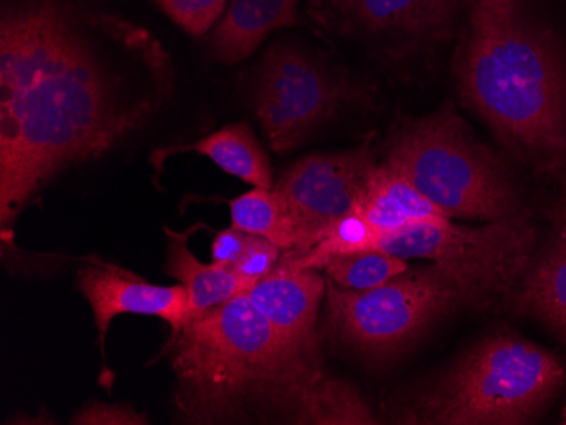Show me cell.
<instances>
[{
	"label": "cell",
	"mask_w": 566,
	"mask_h": 425,
	"mask_svg": "<svg viewBox=\"0 0 566 425\" xmlns=\"http://www.w3.org/2000/svg\"><path fill=\"white\" fill-rule=\"evenodd\" d=\"M174 92L146 28L81 0H9L0 15V224L60 173L146 128Z\"/></svg>",
	"instance_id": "cell-1"
},
{
	"label": "cell",
	"mask_w": 566,
	"mask_h": 425,
	"mask_svg": "<svg viewBox=\"0 0 566 425\" xmlns=\"http://www.w3.org/2000/svg\"><path fill=\"white\" fill-rule=\"evenodd\" d=\"M184 424H375L355 386L331 376L321 349L285 341L247 294L187 320L164 351Z\"/></svg>",
	"instance_id": "cell-2"
},
{
	"label": "cell",
	"mask_w": 566,
	"mask_h": 425,
	"mask_svg": "<svg viewBox=\"0 0 566 425\" xmlns=\"http://www.w3.org/2000/svg\"><path fill=\"white\" fill-rule=\"evenodd\" d=\"M465 103L517 157L566 174V59L552 31L520 6L479 9L457 53Z\"/></svg>",
	"instance_id": "cell-3"
},
{
	"label": "cell",
	"mask_w": 566,
	"mask_h": 425,
	"mask_svg": "<svg viewBox=\"0 0 566 425\" xmlns=\"http://www.w3.org/2000/svg\"><path fill=\"white\" fill-rule=\"evenodd\" d=\"M546 349L497 334L470 349L416 400L407 424H524L565 383Z\"/></svg>",
	"instance_id": "cell-4"
},
{
	"label": "cell",
	"mask_w": 566,
	"mask_h": 425,
	"mask_svg": "<svg viewBox=\"0 0 566 425\" xmlns=\"http://www.w3.org/2000/svg\"><path fill=\"white\" fill-rule=\"evenodd\" d=\"M384 163L406 174L450 219L499 222L521 215L507 168L451 107L397 124Z\"/></svg>",
	"instance_id": "cell-5"
},
{
	"label": "cell",
	"mask_w": 566,
	"mask_h": 425,
	"mask_svg": "<svg viewBox=\"0 0 566 425\" xmlns=\"http://www.w3.org/2000/svg\"><path fill=\"white\" fill-rule=\"evenodd\" d=\"M492 300L469 278L429 263L370 290H349L326 278V323L349 348L384 360L412 344L444 314Z\"/></svg>",
	"instance_id": "cell-6"
},
{
	"label": "cell",
	"mask_w": 566,
	"mask_h": 425,
	"mask_svg": "<svg viewBox=\"0 0 566 425\" xmlns=\"http://www.w3.org/2000/svg\"><path fill=\"white\" fill-rule=\"evenodd\" d=\"M534 249L536 233L524 215L489 222L483 227H461L443 221L377 231L367 247V252L403 259H428L469 278L495 300L520 284Z\"/></svg>",
	"instance_id": "cell-7"
},
{
	"label": "cell",
	"mask_w": 566,
	"mask_h": 425,
	"mask_svg": "<svg viewBox=\"0 0 566 425\" xmlns=\"http://www.w3.org/2000/svg\"><path fill=\"white\" fill-rule=\"evenodd\" d=\"M361 92L294 44H273L263 56L253 87L254 114L276 153L311 139Z\"/></svg>",
	"instance_id": "cell-8"
},
{
	"label": "cell",
	"mask_w": 566,
	"mask_h": 425,
	"mask_svg": "<svg viewBox=\"0 0 566 425\" xmlns=\"http://www.w3.org/2000/svg\"><path fill=\"white\" fill-rule=\"evenodd\" d=\"M516 6L517 0H313L311 14L346 36L407 50L451 40L467 31L479 9Z\"/></svg>",
	"instance_id": "cell-9"
},
{
	"label": "cell",
	"mask_w": 566,
	"mask_h": 425,
	"mask_svg": "<svg viewBox=\"0 0 566 425\" xmlns=\"http://www.w3.org/2000/svg\"><path fill=\"white\" fill-rule=\"evenodd\" d=\"M370 139L342 153L307 155L283 171L273 189L285 200L305 253L324 233L355 212L371 173L377 168Z\"/></svg>",
	"instance_id": "cell-10"
},
{
	"label": "cell",
	"mask_w": 566,
	"mask_h": 425,
	"mask_svg": "<svg viewBox=\"0 0 566 425\" xmlns=\"http://www.w3.org/2000/svg\"><path fill=\"white\" fill-rule=\"evenodd\" d=\"M76 278L78 290L94 314L101 344L106 342L114 317L123 314L158 317L170 323L171 332L189 320L190 297L184 285L149 284L135 273L101 262L78 269Z\"/></svg>",
	"instance_id": "cell-11"
},
{
	"label": "cell",
	"mask_w": 566,
	"mask_h": 425,
	"mask_svg": "<svg viewBox=\"0 0 566 425\" xmlns=\"http://www.w3.org/2000/svg\"><path fill=\"white\" fill-rule=\"evenodd\" d=\"M326 295V275L287 258L247 291V297L285 341L302 349H319L317 317Z\"/></svg>",
	"instance_id": "cell-12"
},
{
	"label": "cell",
	"mask_w": 566,
	"mask_h": 425,
	"mask_svg": "<svg viewBox=\"0 0 566 425\" xmlns=\"http://www.w3.org/2000/svg\"><path fill=\"white\" fill-rule=\"evenodd\" d=\"M514 300L520 312L542 319L566 342V174L548 241L539 256L531 259Z\"/></svg>",
	"instance_id": "cell-13"
},
{
	"label": "cell",
	"mask_w": 566,
	"mask_h": 425,
	"mask_svg": "<svg viewBox=\"0 0 566 425\" xmlns=\"http://www.w3.org/2000/svg\"><path fill=\"white\" fill-rule=\"evenodd\" d=\"M298 0H229L228 11L211 34V55L234 65L282 28L298 24Z\"/></svg>",
	"instance_id": "cell-14"
},
{
	"label": "cell",
	"mask_w": 566,
	"mask_h": 425,
	"mask_svg": "<svg viewBox=\"0 0 566 425\" xmlns=\"http://www.w3.org/2000/svg\"><path fill=\"white\" fill-rule=\"evenodd\" d=\"M355 214L377 231H394L421 222L451 221L418 187L387 163L377 164Z\"/></svg>",
	"instance_id": "cell-15"
},
{
	"label": "cell",
	"mask_w": 566,
	"mask_h": 425,
	"mask_svg": "<svg viewBox=\"0 0 566 425\" xmlns=\"http://www.w3.org/2000/svg\"><path fill=\"white\" fill-rule=\"evenodd\" d=\"M165 233L168 240L165 272L189 291V319L208 312L209 309H214L238 295L247 294L250 288L259 284L241 277L229 266L218 265L214 262L206 265L197 259L189 249V237L192 231L174 233L165 230Z\"/></svg>",
	"instance_id": "cell-16"
},
{
	"label": "cell",
	"mask_w": 566,
	"mask_h": 425,
	"mask_svg": "<svg viewBox=\"0 0 566 425\" xmlns=\"http://www.w3.org/2000/svg\"><path fill=\"white\" fill-rule=\"evenodd\" d=\"M187 151L208 157L224 173L233 174L241 182L250 183L256 189H273L272 164L247 123L228 124L192 145L158 149L157 163H161L170 155Z\"/></svg>",
	"instance_id": "cell-17"
},
{
	"label": "cell",
	"mask_w": 566,
	"mask_h": 425,
	"mask_svg": "<svg viewBox=\"0 0 566 425\" xmlns=\"http://www.w3.org/2000/svg\"><path fill=\"white\" fill-rule=\"evenodd\" d=\"M231 222L238 230L272 241L280 249H297L301 234L285 200L275 189H256L229 202Z\"/></svg>",
	"instance_id": "cell-18"
},
{
	"label": "cell",
	"mask_w": 566,
	"mask_h": 425,
	"mask_svg": "<svg viewBox=\"0 0 566 425\" xmlns=\"http://www.w3.org/2000/svg\"><path fill=\"white\" fill-rule=\"evenodd\" d=\"M326 278L349 290L380 287L409 269L407 259L381 252L339 253L319 265Z\"/></svg>",
	"instance_id": "cell-19"
},
{
	"label": "cell",
	"mask_w": 566,
	"mask_h": 425,
	"mask_svg": "<svg viewBox=\"0 0 566 425\" xmlns=\"http://www.w3.org/2000/svg\"><path fill=\"white\" fill-rule=\"evenodd\" d=\"M168 19L192 36L208 33L221 15L228 0H149Z\"/></svg>",
	"instance_id": "cell-20"
},
{
	"label": "cell",
	"mask_w": 566,
	"mask_h": 425,
	"mask_svg": "<svg viewBox=\"0 0 566 425\" xmlns=\"http://www.w3.org/2000/svg\"><path fill=\"white\" fill-rule=\"evenodd\" d=\"M280 252L282 249L272 241L250 234L247 246H244L240 259L234 263L233 269L248 280L260 281L279 265Z\"/></svg>",
	"instance_id": "cell-21"
},
{
	"label": "cell",
	"mask_w": 566,
	"mask_h": 425,
	"mask_svg": "<svg viewBox=\"0 0 566 425\" xmlns=\"http://www.w3.org/2000/svg\"><path fill=\"white\" fill-rule=\"evenodd\" d=\"M72 424L78 425H145L148 424V417L142 412L124 404H102V402H91L82 407L72 417Z\"/></svg>",
	"instance_id": "cell-22"
},
{
	"label": "cell",
	"mask_w": 566,
	"mask_h": 425,
	"mask_svg": "<svg viewBox=\"0 0 566 425\" xmlns=\"http://www.w3.org/2000/svg\"><path fill=\"white\" fill-rule=\"evenodd\" d=\"M248 236L250 234L234 226L219 231L216 234L214 243H212V262L233 268L234 263L240 259L241 253L247 246Z\"/></svg>",
	"instance_id": "cell-23"
},
{
	"label": "cell",
	"mask_w": 566,
	"mask_h": 425,
	"mask_svg": "<svg viewBox=\"0 0 566 425\" xmlns=\"http://www.w3.org/2000/svg\"><path fill=\"white\" fill-rule=\"evenodd\" d=\"M565 424H566V417H565Z\"/></svg>",
	"instance_id": "cell-24"
}]
</instances>
